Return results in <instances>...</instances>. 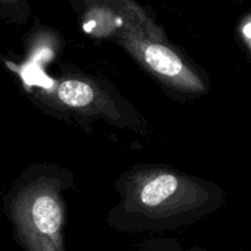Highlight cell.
I'll list each match as a JSON object with an SVG mask.
<instances>
[{
	"label": "cell",
	"instance_id": "obj_1",
	"mask_svg": "<svg viewBox=\"0 0 251 251\" xmlns=\"http://www.w3.org/2000/svg\"><path fill=\"white\" fill-rule=\"evenodd\" d=\"M21 233L28 251H67L63 239V211L47 190L27 192L15 206Z\"/></svg>",
	"mask_w": 251,
	"mask_h": 251
},
{
	"label": "cell",
	"instance_id": "obj_2",
	"mask_svg": "<svg viewBox=\"0 0 251 251\" xmlns=\"http://www.w3.org/2000/svg\"><path fill=\"white\" fill-rule=\"evenodd\" d=\"M139 46H141L144 60L156 73L173 79L177 85L185 86L190 90L203 89L201 81L186 68L182 60L173 50L156 43L142 42Z\"/></svg>",
	"mask_w": 251,
	"mask_h": 251
},
{
	"label": "cell",
	"instance_id": "obj_3",
	"mask_svg": "<svg viewBox=\"0 0 251 251\" xmlns=\"http://www.w3.org/2000/svg\"><path fill=\"white\" fill-rule=\"evenodd\" d=\"M178 190L177 178L170 174H163L149 180L142 187L141 200L146 206L155 207L163 204Z\"/></svg>",
	"mask_w": 251,
	"mask_h": 251
},
{
	"label": "cell",
	"instance_id": "obj_4",
	"mask_svg": "<svg viewBox=\"0 0 251 251\" xmlns=\"http://www.w3.org/2000/svg\"><path fill=\"white\" fill-rule=\"evenodd\" d=\"M58 98L68 106L83 107L93 102L95 94L90 85L79 80L63 81L58 86Z\"/></svg>",
	"mask_w": 251,
	"mask_h": 251
},
{
	"label": "cell",
	"instance_id": "obj_5",
	"mask_svg": "<svg viewBox=\"0 0 251 251\" xmlns=\"http://www.w3.org/2000/svg\"><path fill=\"white\" fill-rule=\"evenodd\" d=\"M139 251H187V250H180L176 248L175 245H169V244H154V245L147 246V248L142 249ZM190 251H201V250H190Z\"/></svg>",
	"mask_w": 251,
	"mask_h": 251
},
{
	"label": "cell",
	"instance_id": "obj_6",
	"mask_svg": "<svg viewBox=\"0 0 251 251\" xmlns=\"http://www.w3.org/2000/svg\"><path fill=\"white\" fill-rule=\"evenodd\" d=\"M243 33L246 38L251 40V21H249L248 24H245V25H244Z\"/></svg>",
	"mask_w": 251,
	"mask_h": 251
}]
</instances>
